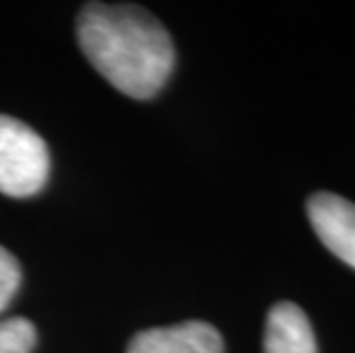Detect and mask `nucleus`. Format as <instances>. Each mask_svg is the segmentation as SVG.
Returning <instances> with one entry per match:
<instances>
[{
	"label": "nucleus",
	"mask_w": 355,
	"mask_h": 353,
	"mask_svg": "<svg viewBox=\"0 0 355 353\" xmlns=\"http://www.w3.org/2000/svg\"><path fill=\"white\" fill-rule=\"evenodd\" d=\"M80 51L101 76L133 99H152L175 69V44L138 5L87 3L78 14Z\"/></svg>",
	"instance_id": "obj_1"
},
{
	"label": "nucleus",
	"mask_w": 355,
	"mask_h": 353,
	"mask_svg": "<svg viewBox=\"0 0 355 353\" xmlns=\"http://www.w3.org/2000/svg\"><path fill=\"white\" fill-rule=\"evenodd\" d=\"M51 154L44 138L17 117L0 115V193L30 198L49 182Z\"/></svg>",
	"instance_id": "obj_2"
},
{
	"label": "nucleus",
	"mask_w": 355,
	"mask_h": 353,
	"mask_svg": "<svg viewBox=\"0 0 355 353\" xmlns=\"http://www.w3.org/2000/svg\"><path fill=\"white\" fill-rule=\"evenodd\" d=\"M307 218L321 243L355 268V205L337 193L319 191L307 200Z\"/></svg>",
	"instance_id": "obj_3"
},
{
	"label": "nucleus",
	"mask_w": 355,
	"mask_h": 353,
	"mask_svg": "<svg viewBox=\"0 0 355 353\" xmlns=\"http://www.w3.org/2000/svg\"><path fill=\"white\" fill-rule=\"evenodd\" d=\"M126 353H225L220 330L207 321L147 328L131 337Z\"/></svg>",
	"instance_id": "obj_4"
},
{
	"label": "nucleus",
	"mask_w": 355,
	"mask_h": 353,
	"mask_svg": "<svg viewBox=\"0 0 355 353\" xmlns=\"http://www.w3.org/2000/svg\"><path fill=\"white\" fill-rule=\"evenodd\" d=\"M263 353H319L307 314L291 300L270 307L263 330Z\"/></svg>",
	"instance_id": "obj_5"
},
{
	"label": "nucleus",
	"mask_w": 355,
	"mask_h": 353,
	"mask_svg": "<svg viewBox=\"0 0 355 353\" xmlns=\"http://www.w3.org/2000/svg\"><path fill=\"white\" fill-rule=\"evenodd\" d=\"M37 344V330L24 317L0 321V353H30Z\"/></svg>",
	"instance_id": "obj_6"
},
{
	"label": "nucleus",
	"mask_w": 355,
	"mask_h": 353,
	"mask_svg": "<svg viewBox=\"0 0 355 353\" xmlns=\"http://www.w3.org/2000/svg\"><path fill=\"white\" fill-rule=\"evenodd\" d=\"M21 284V266L19 259L0 246V312L10 305V300L19 291Z\"/></svg>",
	"instance_id": "obj_7"
}]
</instances>
